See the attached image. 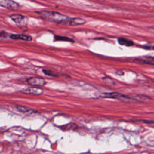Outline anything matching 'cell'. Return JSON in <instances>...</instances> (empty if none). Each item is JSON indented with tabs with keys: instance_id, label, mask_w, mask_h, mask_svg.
<instances>
[{
	"instance_id": "6da1fadb",
	"label": "cell",
	"mask_w": 154,
	"mask_h": 154,
	"mask_svg": "<svg viewBox=\"0 0 154 154\" xmlns=\"http://www.w3.org/2000/svg\"><path fill=\"white\" fill-rule=\"evenodd\" d=\"M35 13H37L42 18L56 23L65 25L69 19L68 16L57 11L43 10L37 11Z\"/></svg>"
},
{
	"instance_id": "7a4b0ae2",
	"label": "cell",
	"mask_w": 154,
	"mask_h": 154,
	"mask_svg": "<svg viewBox=\"0 0 154 154\" xmlns=\"http://www.w3.org/2000/svg\"><path fill=\"white\" fill-rule=\"evenodd\" d=\"M10 17L11 19L18 26H25L28 24V19L25 16L20 14H13Z\"/></svg>"
},
{
	"instance_id": "3957f363",
	"label": "cell",
	"mask_w": 154,
	"mask_h": 154,
	"mask_svg": "<svg viewBox=\"0 0 154 154\" xmlns=\"http://www.w3.org/2000/svg\"><path fill=\"white\" fill-rule=\"evenodd\" d=\"M100 97H105V98H111V99H116L121 100H127L129 99V97L123 95L121 93H117V92H111V93H102Z\"/></svg>"
},
{
	"instance_id": "277c9868",
	"label": "cell",
	"mask_w": 154,
	"mask_h": 154,
	"mask_svg": "<svg viewBox=\"0 0 154 154\" xmlns=\"http://www.w3.org/2000/svg\"><path fill=\"white\" fill-rule=\"evenodd\" d=\"M26 82L28 84L35 87H43L46 85V81L39 77H31L27 79Z\"/></svg>"
},
{
	"instance_id": "5b68a950",
	"label": "cell",
	"mask_w": 154,
	"mask_h": 154,
	"mask_svg": "<svg viewBox=\"0 0 154 154\" xmlns=\"http://www.w3.org/2000/svg\"><path fill=\"white\" fill-rule=\"evenodd\" d=\"M20 92L25 94H32V95H40L43 93L42 88L38 87H29L22 89Z\"/></svg>"
},
{
	"instance_id": "8992f818",
	"label": "cell",
	"mask_w": 154,
	"mask_h": 154,
	"mask_svg": "<svg viewBox=\"0 0 154 154\" xmlns=\"http://www.w3.org/2000/svg\"><path fill=\"white\" fill-rule=\"evenodd\" d=\"M0 6L10 10H17L19 5L13 0H0Z\"/></svg>"
},
{
	"instance_id": "52a82bcc",
	"label": "cell",
	"mask_w": 154,
	"mask_h": 154,
	"mask_svg": "<svg viewBox=\"0 0 154 154\" xmlns=\"http://www.w3.org/2000/svg\"><path fill=\"white\" fill-rule=\"evenodd\" d=\"M86 22V20L80 17H74L72 19H69L67 20L65 25L69 26H77V25H84Z\"/></svg>"
},
{
	"instance_id": "ba28073f",
	"label": "cell",
	"mask_w": 154,
	"mask_h": 154,
	"mask_svg": "<svg viewBox=\"0 0 154 154\" xmlns=\"http://www.w3.org/2000/svg\"><path fill=\"white\" fill-rule=\"evenodd\" d=\"M16 108L20 112L24 113V114H31L32 113H34L35 111V110L27 107V106H21V105H16Z\"/></svg>"
},
{
	"instance_id": "9c48e42d",
	"label": "cell",
	"mask_w": 154,
	"mask_h": 154,
	"mask_svg": "<svg viewBox=\"0 0 154 154\" xmlns=\"http://www.w3.org/2000/svg\"><path fill=\"white\" fill-rule=\"evenodd\" d=\"M10 37L11 39L14 40H22L25 41H31L32 40V37L29 35H25V34H11Z\"/></svg>"
},
{
	"instance_id": "30bf717a",
	"label": "cell",
	"mask_w": 154,
	"mask_h": 154,
	"mask_svg": "<svg viewBox=\"0 0 154 154\" xmlns=\"http://www.w3.org/2000/svg\"><path fill=\"white\" fill-rule=\"evenodd\" d=\"M117 41L120 45L126 46H131L134 45V42L132 40L126 38L120 37L118 38Z\"/></svg>"
},
{
	"instance_id": "8fae6325",
	"label": "cell",
	"mask_w": 154,
	"mask_h": 154,
	"mask_svg": "<svg viewBox=\"0 0 154 154\" xmlns=\"http://www.w3.org/2000/svg\"><path fill=\"white\" fill-rule=\"evenodd\" d=\"M136 61L140 63H144V64H151L153 65L154 63V60L153 57H145L143 58H138L135 59Z\"/></svg>"
},
{
	"instance_id": "7c38bea8",
	"label": "cell",
	"mask_w": 154,
	"mask_h": 154,
	"mask_svg": "<svg viewBox=\"0 0 154 154\" xmlns=\"http://www.w3.org/2000/svg\"><path fill=\"white\" fill-rule=\"evenodd\" d=\"M54 39L57 41H64V42H74V40L72 38H70L66 36H60V35H55Z\"/></svg>"
},
{
	"instance_id": "4fadbf2b",
	"label": "cell",
	"mask_w": 154,
	"mask_h": 154,
	"mask_svg": "<svg viewBox=\"0 0 154 154\" xmlns=\"http://www.w3.org/2000/svg\"><path fill=\"white\" fill-rule=\"evenodd\" d=\"M43 72L47 76H53V77H57L58 76V75L56 73H55L54 72H53L51 70H47V69H43L42 70Z\"/></svg>"
},
{
	"instance_id": "5bb4252c",
	"label": "cell",
	"mask_w": 154,
	"mask_h": 154,
	"mask_svg": "<svg viewBox=\"0 0 154 154\" xmlns=\"http://www.w3.org/2000/svg\"><path fill=\"white\" fill-rule=\"evenodd\" d=\"M134 98H135L137 100L141 101V102H144V101H146V100H149L150 99V97H148L147 96H138L135 97Z\"/></svg>"
},
{
	"instance_id": "9a60e30c",
	"label": "cell",
	"mask_w": 154,
	"mask_h": 154,
	"mask_svg": "<svg viewBox=\"0 0 154 154\" xmlns=\"http://www.w3.org/2000/svg\"><path fill=\"white\" fill-rule=\"evenodd\" d=\"M100 1H104V0H100Z\"/></svg>"
}]
</instances>
